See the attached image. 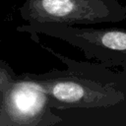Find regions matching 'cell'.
<instances>
[{"mask_svg":"<svg viewBox=\"0 0 126 126\" xmlns=\"http://www.w3.org/2000/svg\"><path fill=\"white\" fill-rule=\"evenodd\" d=\"M19 12L28 27L115 24L126 20V7L119 0H24Z\"/></svg>","mask_w":126,"mask_h":126,"instance_id":"cell-1","label":"cell"},{"mask_svg":"<svg viewBox=\"0 0 126 126\" xmlns=\"http://www.w3.org/2000/svg\"><path fill=\"white\" fill-rule=\"evenodd\" d=\"M4 113L12 125L59 126L61 118L49 105L47 94L34 75L14 83L4 95Z\"/></svg>","mask_w":126,"mask_h":126,"instance_id":"cell-4","label":"cell"},{"mask_svg":"<svg viewBox=\"0 0 126 126\" xmlns=\"http://www.w3.org/2000/svg\"><path fill=\"white\" fill-rule=\"evenodd\" d=\"M34 76L43 86L50 107L56 110L107 106L126 100V94L115 86L94 81L69 68Z\"/></svg>","mask_w":126,"mask_h":126,"instance_id":"cell-2","label":"cell"},{"mask_svg":"<svg viewBox=\"0 0 126 126\" xmlns=\"http://www.w3.org/2000/svg\"><path fill=\"white\" fill-rule=\"evenodd\" d=\"M53 111L61 118L59 126H126V100L107 106L53 109Z\"/></svg>","mask_w":126,"mask_h":126,"instance_id":"cell-5","label":"cell"},{"mask_svg":"<svg viewBox=\"0 0 126 126\" xmlns=\"http://www.w3.org/2000/svg\"><path fill=\"white\" fill-rule=\"evenodd\" d=\"M122 72H123V74H124V77H125V85H126V71L122 70Z\"/></svg>","mask_w":126,"mask_h":126,"instance_id":"cell-6","label":"cell"},{"mask_svg":"<svg viewBox=\"0 0 126 126\" xmlns=\"http://www.w3.org/2000/svg\"><path fill=\"white\" fill-rule=\"evenodd\" d=\"M23 30L58 38L80 49L89 59H95L108 67L126 71V29L81 28L63 24H44Z\"/></svg>","mask_w":126,"mask_h":126,"instance_id":"cell-3","label":"cell"}]
</instances>
